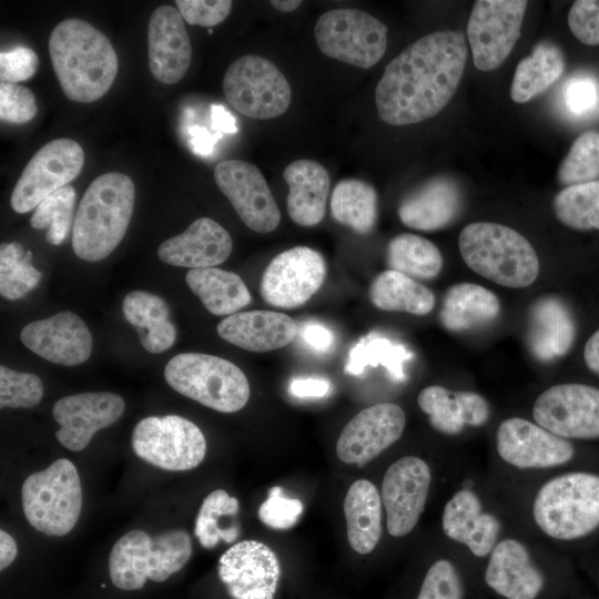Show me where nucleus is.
<instances>
[{
	"mask_svg": "<svg viewBox=\"0 0 599 599\" xmlns=\"http://www.w3.org/2000/svg\"><path fill=\"white\" fill-rule=\"evenodd\" d=\"M466 59L465 35L457 30L433 32L407 45L376 85L379 118L390 125H407L439 113L460 83Z\"/></svg>",
	"mask_w": 599,
	"mask_h": 599,
	"instance_id": "f257e3e1",
	"label": "nucleus"
},
{
	"mask_svg": "<svg viewBox=\"0 0 599 599\" xmlns=\"http://www.w3.org/2000/svg\"><path fill=\"white\" fill-rule=\"evenodd\" d=\"M49 53L64 95L75 102L102 98L118 73V55L110 40L84 20L59 22L49 38Z\"/></svg>",
	"mask_w": 599,
	"mask_h": 599,
	"instance_id": "f03ea898",
	"label": "nucleus"
},
{
	"mask_svg": "<svg viewBox=\"0 0 599 599\" xmlns=\"http://www.w3.org/2000/svg\"><path fill=\"white\" fill-rule=\"evenodd\" d=\"M135 201L134 183L126 174L108 172L85 190L72 230L74 254L88 262L109 256L129 227Z\"/></svg>",
	"mask_w": 599,
	"mask_h": 599,
	"instance_id": "7ed1b4c3",
	"label": "nucleus"
},
{
	"mask_svg": "<svg viewBox=\"0 0 599 599\" xmlns=\"http://www.w3.org/2000/svg\"><path fill=\"white\" fill-rule=\"evenodd\" d=\"M466 265L501 286L524 288L538 277L540 265L529 241L516 230L491 222H476L458 237Z\"/></svg>",
	"mask_w": 599,
	"mask_h": 599,
	"instance_id": "20e7f679",
	"label": "nucleus"
},
{
	"mask_svg": "<svg viewBox=\"0 0 599 599\" xmlns=\"http://www.w3.org/2000/svg\"><path fill=\"white\" fill-rule=\"evenodd\" d=\"M192 556L186 530L174 529L155 537L143 530L125 532L113 546L109 573L122 590H139L148 579L162 582L181 570Z\"/></svg>",
	"mask_w": 599,
	"mask_h": 599,
	"instance_id": "39448f33",
	"label": "nucleus"
},
{
	"mask_svg": "<svg viewBox=\"0 0 599 599\" xmlns=\"http://www.w3.org/2000/svg\"><path fill=\"white\" fill-rule=\"evenodd\" d=\"M537 526L549 537L571 540L599 526V476L573 471L548 480L532 506Z\"/></svg>",
	"mask_w": 599,
	"mask_h": 599,
	"instance_id": "423d86ee",
	"label": "nucleus"
},
{
	"mask_svg": "<svg viewBox=\"0 0 599 599\" xmlns=\"http://www.w3.org/2000/svg\"><path fill=\"white\" fill-rule=\"evenodd\" d=\"M164 378L177 393L221 413L237 412L250 398L242 369L214 355L179 354L167 362Z\"/></svg>",
	"mask_w": 599,
	"mask_h": 599,
	"instance_id": "0eeeda50",
	"label": "nucleus"
},
{
	"mask_svg": "<svg viewBox=\"0 0 599 599\" xmlns=\"http://www.w3.org/2000/svg\"><path fill=\"white\" fill-rule=\"evenodd\" d=\"M24 516L38 531L61 537L77 525L82 509V486L74 464L61 458L31 474L21 487Z\"/></svg>",
	"mask_w": 599,
	"mask_h": 599,
	"instance_id": "6e6552de",
	"label": "nucleus"
},
{
	"mask_svg": "<svg viewBox=\"0 0 599 599\" xmlns=\"http://www.w3.org/2000/svg\"><path fill=\"white\" fill-rule=\"evenodd\" d=\"M223 92L234 110L255 120L280 116L292 100L291 85L281 70L255 54L231 63L223 78Z\"/></svg>",
	"mask_w": 599,
	"mask_h": 599,
	"instance_id": "1a4fd4ad",
	"label": "nucleus"
},
{
	"mask_svg": "<svg viewBox=\"0 0 599 599\" xmlns=\"http://www.w3.org/2000/svg\"><path fill=\"white\" fill-rule=\"evenodd\" d=\"M314 35L327 57L369 69L387 48V27L372 14L357 9H334L316 21Z\"/></svg>",
	"mask_w": 599,
	"mask_h": 599,
	"instance_id": "9d476101",
	"label": "nucleus"
},
{
	"mask_svg": "<svg viewBox=\"0 0 599 599\" xmlns=\"http://www.w3.org/2000/svg\"><path fill=\"white\" fill-rule=\"evenodd\" d=\"M131 445L138 457L169 471L193 469L206 454V439L202 430L179 415L141 419L133 428Z\"/></svg>",
	"mask_w": 599,
	"mask_h": 599,
	"instance_id": "9b49d317",
	"label": "nucleus"
},
{
	"mask_svg": "<svg viewBox=\"0 0 599 599\" xmlns=\"http://www.w3.org/2000/svg\"><path fill=\"white\" fill-rule=\"evenodd\" d=\"M82 146L68 138L54 139L41 146L17 181L10 204L14 212L34 210L45 197L67 186L82 171Z\"/></svg>",
	"mask_w": 599,
	"mask_h": 599,
	"instance_id": "f8f14e48",
	"label": "nucleus"
},
{
	"mask_svg": "<svg viewBox=\"0 0 599 599\" xmlns=\"http://www.w3.org/2000/svg\"><path fill=\"white\" fill-rule=\"evenodd\" d=\"M525 0L476 1L467 24L475 67L491 71L500 67L520 37L527 8Z\"/></svg>",
	"mask_w": 599,
	"mask_h": 599,
	"instance_id": "ddd939ff",
	"label": "nucleus"
},
{
	"mask_svg": "<svg viewBox=\"0 0 599 599\" xmlns=\"http://www.w3.org/2000/svg\"><path fill=\"white\" fill-rule=\"evenodd\" d=\"M536 423L562 438H599V388L568 383L541 393L532 407Z\"/></svg>",
	"mask_w": 599,
	"mask_h": 599,
	"instance_id": "4468645a",
	"label": "nucleus"
},
{
	"mask_svg": "<svg viewBox=\"0 0 599 599\" xmlns=\"http://www.w3.org/2000/svg\"><path fill=\"white\" fill-rule=\"evenodd\" d=\"M325 276L322 254L307 246H295L270 262L262 275L260 293L272 306L295 308L319 290Z\"/></svg>",
	"mask_w": 599,
	"mask_h": 599,
	"instance_id": "2eb2a0df",
	"label": "nucleus"
},
{
	"mask_svg": "<svg viewBox=\"0 0 599 599\" xmlns=\"http://www.w3.org/2000/svg\"><path fill=\"white\" fill-rule=\"evenodd\" d=\"M214 179L247 227L257 233H270L278 226V206L265 177L254 164L241 160L222 161L215 166Z\"/></svg>",
	"mask_w": 599,
	"mask_h": 599,
	"instance_id": "dca6fc26",
	"label": "nucleus"
},
{
	"mask_svg": "<svg viewBox=\"0 0 599 599\" xmlns=\"http://www.w3.org/2000/svg\"><path fill=\"white\" fill-rule=\"evenodd\" d=\"M217 572L232 599H274L282 570L267 545L243 540L220 557Z\"/></svg>",
	"mask_w": 599,
	"mask_h": 599,
	"instance_id": "f3484780",
	"label": "nucleus"
},
{
	"mask_svg": "<svg viewBox=\"0 0 599 599\" xmlns=\"http://www.w3.org/2000/svg\"><path fill=\"white\" fill-rule=\"evenodd\" d=\"M430 481V468L419 457H402L387 468L380 497L390 536L403 537L415 528L424 511Z\"/></svg>",
	"mask_w": 599,
	"mask_h": 599,
	"instance_id": "a211bd4d",
	"label": "nucleus"
},
{
	"mask_svg": "<svg viewBox=\"0 0 599 599\" xmlns=\"http://www.w3.org/2000/svg\"><path fill=\"white\" fill-rule=\"evenodd\" d=\"M406 425L403 408L380 403L356 414L343 428L336 444L337 457L358 467L372 461L396 443Z\"/></svg>",
	"mask_w": 599,
	"mask_h": 599,
	"instance_id": "6ab92c4d",
	"label": "nucleus"
},
{
	"mask_svg": "<svg viewBox=\"0 0 599 599\" xmlns=\"http://www.w3.org/2000/svg\"><path fill=\"white\" fill-rule=\"evenodd\" d=\"M124 399L114 393H81L60 398L52 416L60 425L58 441L67 449H84L100 429L114 424L124 413Z\"/></svg>",
	"mask_w": 599,
	"mask_h": 599,
	"instance_id": "aec40b11",
	"label": "nucleus"
},
{
	"mask_svg": "<svg viewBox=\"0 0 599 599\" xmlns=\"http://www.w3.org/2000/svg\"><path fill=\"white\" fill-rule=\"evenodd\" d=\"M497 451L517 468H550L568 463L573 446L538 424L520 417L504 420L496 433Z\"/></svg>",
	"mask_w": 599,
	"mask_h": 599,
	"instance_id": "412c9836",
	"label": "nucleus"
},
{
	"mask_svg": "<svg viewBox=\"0 0 599 599\" xmlns=\"http://www.w3.org/2000/svg\"><path fill=\"white\" fill-rule=\"evenodd\" d=\"M20 339L34 354L63 366L82 364L92 352V336L88 326L71 312H61L27 324L21 329Z\"/></svg>",
	"mask_w": 599,
	"mask_h": 599,
	"instance_id": "4be33fe9",
	"label": "nucleus"
},
{
	"mask_svg": "<svg viewBox=\"0 0 599 599\" xmlns=\"http://www.w3.org/2000/svg\"><path fill=\"white\" fill-rule=\"evenodd\" d=\"M191 58V40L182 14L172 6L158 7L148 26V60L152 75L164 84H174L185 75Z\"/></svg>",
	"mask_w": 599,
	"mask_h": 599,
	"instance_id": "5701e85b",
	"label": "nucleus"
},
{
	"mask_svg": "<svg viewBox=\"0 0 599 599\" xmlns=\"http://www.w3.org/2000/svg\"><path fill=\"white\" fill-rule=\"evenodd\" d=\"M485 583L505 599H538L546 586L542 571L516 539L496 544L484 573Z\"/></svg>",
	"mask_w": 599,
	"mask_h": 599,
	"instance_id": "b1692460",
	"label": "nucleus"
},
{
	"mask_svg": "<svg viewBox=\"0 0 599 599\" xmlns=\"http://www.w3.org/2000/svg\"><path fill=\"white\" fill-rule=\"evenodd\" d=\"M232 248V238L223 226L210 217H200L183 233L161 243L158 256L169 265L206 268L226 261Z\"/></svg>",
	"mask_w": 599,
	"mask_h": 599,
	"instance_id": "393cba45",
	"label": "nucleus"
},
{
	"mask_svg": "<svg viewBox=\"0 0 599 599\" xmlns=\"http://www.w3.org/2000/svg\"><path fill=\"white\" fill-rule=\"evenodd\" d=\"M216 329L227 343L257 353L282 348L298 333L297 324L288 315L263 309L226 316Z\"/></svg>",
	"mask_w": 599,
	"mask_h": 599,
	"instance_id": "a878e982",
	"label": "nucleus"
},
{
	"mask_svg": "<svg viewBox=\"0 0 599 599\" xmlns=\"http://www.w3.org/2000/svg\"><path fill=\"white\" fill-rule=\"evenodd\" d=\"M441 527L448 538L464 544L479 558L491 552L500 531L499 520L483 511L479 498L470 489L457 491L447 501Z\"/></svg>",
	"mask_w": 599,
	"mask_h": 599,
	"instance_id": "bb28decb",
	"label": "nucleus"
},
{
	"mask_svg": "<svg viewBox=\"0 0 599 599\" xmlns=\"http://www.w3.org/2000/svg\"><path fill=\"white\" fill-rule=\"evenodd\" d=\"M461 192L447 176H436L408 193L399 203L403 224L420 231H436L449 225L460 213Z\"/></svg>",
	"mask_w": 599,
	"mask_h": 599,
	"instance_id": "cd10ccee",
	"label": "nucleus"
},
{
	"mask_svg": "<svg viewBox=\"0 0 599 599\" xmlns=\"http://www.w3.org/2000/svg\"><path fill=\"white\" fill-rule=\"evenodd\" d=\"M527 325V345L539 362L562 357L576 337L573 316L558 297L546 296L535 301L529 308Z\"/></svg>",
	"mask_w": 599,
	"mask_h": 599,
	"instance_id": "c85d7f7f",
	"label": "nucleus"
},
{
	"mask_svg": "<svg viewBox=\"0 0 599 599\" xmlns=\"http://www.w3.org/2000/svg\"><path fill=\"white\" fill-rule=\"evenodd\" d=\"M283 177L288 185L287 213L301 226L318 224L326 210L331 180L327 170L313 160H296L290 163Z\"/></svg>",
	"mask_w": 599,
	"mask_h": 599,
	"instance_id": "c756f323",
	"label": "nucleus"
},
{
	"mask_svg": "<svg viewBox=\"0 0 599 599\" xmlns=\"http://www.w3.org/2000/svg\"><path fill=\"white\" fill-rule=\"evenodd\" d=\"M499 313L500 302L495 293L481 285L463 282L446 291L439 321L450 332H464L494 322Z\"/></svg>",
	"mask_w": 599,
	"mask_h": 599,
	"instance_id": "7c9ffc66",
	"label": "nucleus"
},
{
	"mask_svg": "<svg viewBox=\"0 0 599 599\" xmlns=\"http://www.w3.org/2000/svg\"><path fill=\"white\" fill-rule=\"evenodd\" d=\"M382 497L373 483L358 479L348 488L344 504L347 539L361 555L372 552L382 536Z\"/></svg>",
	"mask_w": 599,
	"mask_h": 599,
	"instance_id": "2f4dec72",
	"label": "nucleus"
},
{
	"mask_svg": "<svg viewBox=\"0 0 599 599\" xmlns=\"http://www.w3.org/2000/svg\"><path fill=\"white\" fill-rule=\"evenodd\" d=\"M122 312L148 352L159 354L174 344L176 329L162 297L144 291L130 292L122 302Z\"/></svg>",
	"mask_w": 599,
	"mask_h": 599,
	"instance_id": "473e14b6",
	"label": "nucleus"
},
{
	"mask_svg": "<svg viewBox=\"0 0 599 599\" xmlns=\"http://www.w3.org/2000/svg\"><path fill=\"white\" fill-rule=\"evenodd\" d=\"M185 281L204 307L214 315L230 316L252 301L244 281L233 272L217 267L195 268L186 273Z\"/></svg>",
	"mask_w": 599,
	"mask_h": 599,
	"instance_id": "72a5a7b5",
	"label": "nucleus"
},
{
	"mask_svg": "<svg viewBox=\"0 0 599 599\" xmlns=\"http://www.w3.org/2000/svg\"><path fill=\"white\" fill-rule=\"evenodd\" d=\"M372 304L382 311L427 315L435 306L434 293L416 280L387 270L379 273L368 291Z\"/></svg>",
	"mask_w": 599,
	"mask_h": 599,
	"instance_id": "f704fd0d",
	"label": "nucleus"
},
{
	"mask_svg": "<svg viewBox=\"0 0 599 599\" xmlns=\"http://www.w3.org/2000/svg\"><path fill=\"white\" fill-rule=\"evenodd\" d=\"M564 55L554 44L538 43L531 53L518 63L511 87L510 98L516 103H526L546 91L562 74Z\"/></svg>",
	"mask_w": 599,
	"mask_h": 599,
	"instance_id": "c9c22d12",
	"label": "nucleus"
},
{
	"mask_svg": "<svg viewBox=\"0 0 599 599\" xmlns=\"http://www.w3.org/2000/svg\"><path fill=\"white\" fill-rule=\"evenodd\" d=\"M331 212L338 223L359 234H368L377 221V193L363 180L344 179L334 187Z\"/></svg>",
	"mask_w": 599,
	"mask_h": 599,
	"instance_id": "e433bc0d",
	"label": "nucleus"
},
{
	"mask_svg": "<svg viewBox=\"0 0 599 599\" xmlns=\"http://www.w3.org/2000/svg\"><path fill=\"white\" fill-rule=\"evenodd\" d=\"M389 270L414 280H433L443 268V256L429 240L410 233L393 237L386 252Z\"/></svg>",
	"mask_w": 599,
	"mask_h": 599,
	"instance_id": "4c0bfd02",
	"label": "nucleus"
},
{
	"mask_svg": "<svg viewBox=\"0 0 599 599\" xmlns=\"http://www.w3.org/2000/svg\"><path fill=\"white\" fill-rule=\"evenodd\" d=\"M240 504L237 498L223 489H215L202 501L195 519L194 534L202 547L214 548L221 540L226 544L240 536V524L235 519Z\"/></svg>",
	"mask_w": 599,
	"mask_h": 599,
	"instance_id": "58836bf2",
	"label": "nucleus"
},
{
	"mask_svg": "<svg viewBox=\"0 0 599 599\" xmlns=\"http://www.w3.org/2000/svg\"><path fill=\"white\" fill-rule=\"evenodd\" d=\"M413 358V353L403 344L379 334L370 333L361 338L351 349L345 372L361 375L367 366H384L397 380L405 378L404 363Z\"/></svg>",
	"mask_w": 599,
	"mask_h": 599,
	"instance_id": "ea45409f",
	"label": "nucleus"
},
{
	"mask_svg": "<svg viewBox=\"0 0 599 599\" xmlns=\"http://www.w3.org/2000/svg\"><path fill=\"white\" fill-rule=\"evenodd\" d=\"M556 217L566 226L578 230H599V181L565 187L554 199Z\"/></svg>",
	"mask_w": 599,
	"mask_h": 599,
	"instance_id": "a19ab883",
	"label": "nucleus"
},
{
	"mask_svg": "<svg viewBox=\"0 0 599 599\" xmlns=\"http://www.w3.org/2000/svg\"><path fill=\"white\" fill-rule=\"evenodd\" d=\"M31 251H24L18 242L2 243L0 246V293L7 300L16 301L33 290L41 280L32 264Z\"/></svg>",
	"mask_w": 599,
	"mask_h": 599,
	"instance_id": "79ce46f5",
	"label": "nucleus"
},
{
	"mask_svg": "<svg viewBox=\"0 0 599 599\" xmlns=\"http://www.w3.org/2000/svg\"><path fill=\"white\" fill-rule=\"evenodd\" d=\"M75 199L77 193L71 185L53 192L34 209L30 219L31 226L45 230L47 242L60 245L74 222Z\"/></svg>",
	"mask_w": 599,
	"mask_h": 599,
	"instance_id": "37998d69",
	"label": "nucleus"
},
{
	"mask_svg": "<svg viewBox=\"0 0 599 599\" xmlns=\"http://www.w3.org/2000/svg\"><path fill=\"white\" fill-rule=\"evenodd\" d=\"M417 403L437 432L457 435L466 427L459 392L428 386L420 390Z\"/></svg>",
	"mask_w": 599,
	"mask_h": 599,
	"instance_id": "c03bdc74",
	"label": "nucleus"
},
{
	"mask_svg": "<svg viewBox=\"0 0 599 599\" xmlns=\"http://www.w3.org/2000/svg\"><path fill=\"white\" fill-rule=\"evenodd\" d=\"M561 184H579L599 176V131L581 133L571 144L558 169Z\"/></svg>",
	"mask_w": 599,
	"mask_h": 599,
	"instance_id": "a18cd8bd",
	"label": "nucleus"
},
{
	"mask_svg": "<svg viewBox=\"0 0 599 599\" xmlns=\"http://www.w3.org/2000/svg\"><path fill=\"white\" fill-rule=\"evenodd\" d=\"M43 396V383L34 374L0 366V407L31 408Z\"/></svg>",
	"mask_w": 599,
	"mask_h": 599,
	"instance_id": "49530a36",
	"label": "nucleus"
},
{
	"mask_svg": "<svg viewBox=\"0 0 599 599\" xmlns=\"http://www.w3.org/2000/svg\"><path fill=\"white\" fill-rule=\"evenodd\" d=\"M416 599H464V583L455 565L435 561L427 570Z\"/></svg>",
	"mask_w": 599,
	"mask_h": 599,
	"instance_id": "de8ad7c7",
	"label": "nucleus"
},
{
	"mask_svg": "<svg viewBox=\"0 0 599 599\" xmlns=\"http://www.w3.org/2000/svg\"><path fill=\"white\" fill-rule=\"evenodd\" d=\"M303 509L300 499L286 497L282 487L274 486L258 508V518L271 529L287 530L297 524Z\"/></svg>",
	"mask_w": 599,
	"mask_h": 599,
	"instance_id": "09e8293b",
	"label": "nucleus"
},
{
	"mask_svg": "<svg viewBox=\"0 0 599 599\" xmlns=\"http://www.w3.org/2000/svg\"><path fill=\"white\" fill-rule=\"evenodd\" d=\"M38 112L33 92L18 83L1 82L0 118L4 122L21 124L31 121Z\"/></svg>",
	"mask_w": 599,
	"mask_h": 599,
	"instance_id": "8fccbe9b",
	"label": "nucleus"
},
{
	"mask_svg": "<svg viewBox=\"0 0 599 599\" xmlns=\"http://www.w3.org/2000/svg\"><path fill=\"white\" fill-rule=\"evenodd\" d=\"M571 33L587 45L599 44V0H577L568 12Z\"/></svg>",
	"mask_w": 599,
	"mask_h": 599,
	"instance_id": "3c124183",
	"label": "nucleus"
},
{
	"mask_svg": "<svg viewBox=\"0 0 599 599\" xmlns=\"http://www.w3.org/2000/svg\"><path fill=\"white\" fill-rule=\"evenodd\" d=\"M175 4L184 21L206 28L224 21L232 9L230 0H176Z\"/></svg>",
	"mask_w": 599,
	"mask_h": 599,
	"instance_id": "603ef678",
	"label": "nucleus"
},
{
	"mask_svg": "<svg viewBox=\"0 0 599 599\" xmlns=\"http://www.w3.org/2000/svg\"><path fill=\"white\" fill-rule=\"evenodd\" d=\"M39 68L35 52L29 48L19 47L0 53V80L7 83H18L32 78Z\"/></svg>",
	"mask_w": 599,
	"mask_h": 599,
	"instance_id": "864d4df0",
	"label": "nucleus"
},
{
	"mask_svg": "<svg viewBox=\"0 0 599 599\" xmlns=\"http://www.w3.org/2000/svg\"><path fill=\"white\" fill-rule=\"evenodd\" d=\"M564 98L569 111L585 114L597 103V87L590 78L575 77L566 83Z\"/></svg>",
	"mask_w": 599,
	"mask_h": 599,
	"instance_id": "5fc2aeb1",
	"label": "nucleus"
},
{
	"mask_svg": "<svg viewBox=\"0 0 599 599\" xmlns=\"http://www.w3.org/2000/svg\"><path fill=\"white\" fill-rule=\"evenodd\" d=\"M466 426L479 427L487 423L490 414L487 400L478 393L460 390Z\"/></svg>",
	"mask_w": 599,
	"mask_h": 599,
	"instance_id": "6e6d98bb",
	"label": "nucleus"
},
{
	"mask_svg": "<svg viewBox=\"0 0 599 599\" xmlns=\"http://www.w3.org/2000/svg\"><path fill=\"white\" fill-rule=\"evenodd\" d=\"M298 334L303 343L318 353L328 352L335 342L332 329L318 322L304 323L298 329Z\"/></svg>",
	"mask_w": 599,
	"mask_h": 599,
	"instance_id": "4d7b16f0",
	"label": "nucleus"
},
{
	"mask_svg": "<svg viewBox=\"0 0 599 599\" xmlns=\"http://www.w3.org/2000/svg\"><path fill=\"white\" fill-rule=\"evenodd\" d=\"M331 389V382L322 377H296L288 385L290 394L297 398H323Z\"/></svg>",
	"mask_w": 599,
	"mask_h": 599,
	"instance_id": "13d9d810",
	"label": "nucleus"
},
{
	"mask_svg": "<svg viewBox=\"0 0 599 599\" xmlns=\"http://www.w3.org/2000/svg\"><path fill=\"white\" fill-rule=\"evenodd\" d=\"M18 552L16 540L4 530H0V569L12 564Z\"/></svg>",
	"mask_w": 599,
	"mask_h": 599,
	"instance_id": "bf43d9fd",
	"label": "nucleus"
},
{
	"mask_svg": "<svg viewBox=\"0 0 599 599\" xmlns=\"http://www.w3.org/2000/svg\"><path fill=\"white\" fill-rule=\"evenodd\" d=\"M190 144L197 154H209L213 148V138L204 128H192Z\"/></svg>",
	"mask_w": 599,
	"mask_h": 599,
	"instance_id": "052dcab7",
	"label": "nucleus"
},
{
	"mask_svg": "<svg viewBox=\"0 0 599 599\" xmlns=\"http://www.w3.org/2000/svg\"><path fill=\"white\" fill-rule=\"evenodd\" d=\"M583 359L587 367L599 375V329L588 338L583 349Z\"/></svg>",
	"mask_w": 599,
	"mask_h": 599,
	"instance_id": "680f3d73",
	"label": "nucleus"
},
{
	"mask_svg": "<svg viewBox=\"0 0 599 599\" xmlns=\"http://www.w3.org/2000/svg\"><path fill=\"white\" fill-rule=\"evenodd\" d=\"M212 124L215 130L236 131L234 118L222 105H212Z\"/></svg>",
	"mask_w": 599,
	"mask_h": 599,
	"instance_id": "e2e57ef3",
	"label": "nucleus"
},
{
	"mask_svg": "<svg viewBox=\"0 0 599 599\" xmlns=\"http://www.w3.org/2000/svg\"><path fill=\"white\" fill-rule=\"evenodd\" d=\"M271 4L273 8H275L278 11L282 12H292L296 10L301 4L302 1L298 0H273L271 1Z\"/></svg>",
	"mask_w": 599,
	"mask_h": 599,
	"instance_id": "0e129e2a",
	"label": "nucleus"
}]
</instances>
